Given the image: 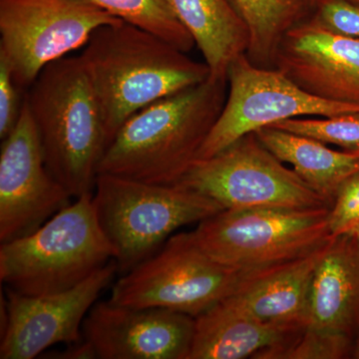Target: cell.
<instances>
[{
    "label": "cell",
    "mask_w": 359,
    "mask_h": 359,
    "mask_svg": "<svg viewBox=\"0 0 359 359\" xmlns=\"http://www.w3.org/2000/svg\"><path fill=\"white\" fill-rule=\"evenodd\" d=\"M332 237L351 233L359 229V172L340 187L328 214Z\"/></svg>",
    "instance_id": "obj_24"
},
{
    "label": "cell",
    "mask_w": 359,
    "mask_h": 359,
    "mask_svg": "<svg viewBox=\"0 0 359 359\" xmlns=\"http://www.w3.org/2000/svg\"><path fill=\"white\" fill-rule=\"evenodd\" d=\"M269 152L294 171L332 207L340 187L359 172V155L339 152L325 143L285 130L264 127L254 132Z\"/></svg>",
    "instance_id": "obj_19"
},
{
    "label": "cell",
    "mask_w": 359,
    "mask_h": 359,
    "mask_svg": "<svg viewBox=\"0 0 359 359\" xmlns=\"http://www.w3.org/2000/svg\"><path fill=\"white\" fill-rule=\"evenodd\" d=\"M354 358H358L359 359V337L358 339V342H356L355 349H354Z\"/></svg>",
    "instance_id": "obj_29"
},
{
    "label": "cell",
    "mask_w": 359,
    "mask_h": 359,
    "mask_svg": "<svg viewBox=\"0 0 359 359\" xmlns=\"http://www.w3.org/2000/svg\"><path fill=\"white\" fill-rule=\"evenodd\" d=\"M93 202L122 271L154 255L182 226L199 224L224 210L179 184L157 185L108 174L97 176Z\"/></svg>",
    "instance_id": "obj_5"
},
{
    "label": "cell",
    "mask_w": 359,
    "mask_h": 359,
    "mask_svg": "<svg viewBox=\"0 0 359 359\" xmlns=\"http://www.w3.org/2000/svg\"><path fill=\"white\" fill-rule=\"evenodd\" d=\"M51 358L61 359H95L96 354L88 342L82 340L78 344H69L68 348L58 353H50Z\"/></svg>",
    "instance_id": "obj_27"
},
{
    "label": "cell",
    "mask_w": 359,
    "mask_h": 359,
    "mask_svg": "<svg viewBox=\"0 0 359 359\" xmlns=\"http://www.w3.org/2000/svg\"><path fill=\"white\" fill-rule=\"evenodd\" d=\"M354 236H355L356 238H358L359 242V229L358 231H355V233H353Z\"/></svg>",
    "instance_id": "obj_30"
},
{
    "label": "cell",
    "mask_w": 359,
    "mask_h": 359,
    "mask_svg": "<svg viewBox=\"0 0 359 359\" xmlns=\"http://www.w3.org/2000/svg\"><path fill=\"white\" fill-rule=\"evenodd\" d=\"M26 101L54 178L73 198L93 193L108 141L79 56L47 65L26 92Z\"/></svg>",
    "instance_id": "obj_3"
},
{
    "label": "cell",
    "mask_w": 359,
    "mask_h": 359,
    "mask_svg": "<svg viewBox=\"0 0 359 359\" xmlns=\"http://www.w3.org/2000/svg\"><path fill=\"white\" fill-rule=\"evenodd\" d=\"M299 1H301L304 6L308 7L318 6L320 0H299Z\"/></svg>",
    "instance_id": "obj_28"
},
{
    "label": "cell",
    "mask_w": 359,
    "mask_h": 359,
    "mask_svg": "<svg viewBox=\"0 0 359 359\" xmlns=\"http://www.w3.org/2000/svg\"><path fill=\"white\" fill-rule=\"evenodd\" d=\"M348 1L353 2V4H358V6H359V0H348Z\"/></svg>",
    "instance_id": "obj_31"
},
{
    "label": "cell",
    "mask_w": 359,
    "mask_h": 359,
    "mask_svg": "<svg viewBox=\"0 0 359 359\" xmlns=\"http://www.w3.org/2000/svg\"><path fill=\"white\" fill-rule=\"evenodd\" d=\"M327 245L308 256L266 269L226 301L264 323L306 327L311 280Z\"/></svg>",
    "instance_id": "obj_17"
},
{
    "label": "cell",
    "mask_w": 359,
    "mask_h": 359,
    "mask_svg": "<svg viewBox=\"0 0 359 359\" xmlns=\"http://www.w3.org/2000/svg\"><path fill=\"white\" fill-rule=\"evenodd\" d=\"M268 127L332 144L344 148L346 152H359V114L337 115L321 119L292 118Z\"/></svg>",
    "instance_id": "obj_22"
},
{
    "label": "cell",
    "mask_w": 359,
    "mask_h": 359,
    "mask_svg": "<svg viewBox=\"0 0 359 359\" xmlns=\"http://www.w3.org/2000/svg\"><path fill=\"white\" fill-rule=\"evenodd\" d=\"M120 20L87 0H0V54L25 91L47 65Z\"/></svg>",
    "instance_id": "obj_9"
},
{
    "label": "cell",
    "mask_w": 359,
    "mask_h": 359,
    "mask_svg": "<svg viewBox=\"0 0 359 359\" xmlns=\"http://www.w3.org/2000/svg\"><path fill=\"white\" fill-rule=\"evenodd\" d=\"M79 57L100 108L108 145L135 113L210 76L205 63L124 20L96 29Z\"/></svg>",
    "instance_id": "obj_1"
},
{
    "label": "cell",
    "mask_w": 359,
    "mask_h": 359,
    "mask_svg": "<svg viewBox=\"0 0 359 359\" xmlns=\"http://www.w3.org/2000/svg\"><path fill=\"white\" fill-rule=\"evenodd\" d=\"M250 32L248 57L254 65L273 62L278 42L299 22L306 6L299 0H228Z\"/></svg>",
    "instance_id": "obj_20"
},
{
    "label": "cell",
    "mask_w": 359,
    "mask_h": 359,
    "mask_svg": "<svg viewBox=\"0 0 359 359\" xmlns=\"http://www.w3.org/2000/svg\"><path fill=\"white\" fill-rule=\"evenodd\" d=\"M309 327L353 337L359 327V242L332 237L321 255L309 290Z\"/></svg>",
    "instance_id": "obj_16"
},
{
    "label": "cell",
    "mask_w": 359,
    "mask_h": 359,
    "mask_svg": "<svg viewBox=\"0 0 359 359\" xmlns=\"http://www.w3.org/2000/svg\"><path fill=\"white\" fill-rule=\"evenodd\" d=\"M72 198L46 166L25 94L18 124L0 151V243L36 231Z\"/></svg>",
    "instance_id": "obj_12"
},
{
    "label": "cell",
    "mask_w": 359,
    "mask_h": 359,
    "mask_svg": "<svg viewBox=\"0 0 359 359\" xmlns=\"http://www.w3.org/2000/svg\"><path fill=\"white\" fill-rule=\"evenodd\" d=\"M273 63L313 95L359 105L358 39L328 32L311 18L283 35Z\"/></svg>",
    "instance_id": "obj_14"
},
{
    "label": "cell",
    "mask_w": 359,
    "mask_h": 359,
    "mask_svg": "<svg viewBox=\"0 0 359 359\" xmlns=\"http://www.w3.org/2000/svg\"><path fill=\"white\" fill-rule=\"evenodd\" d=\"M229 94L198 159L218 154L233 142L275 123L301 116L359 114V105L335 102L313 95L282 71L254 65L242 54L229 67Z\"/></svg>",
    "instance_id": "obj_10"
},
{
    "label": "cell",
    "mask_w": 359,
    "mask_h": 359,
    "mask_svg": "<svg viewBox=\"0 0 359 359\" xmlns=\"http://www.w3.org/2000/svg\"><path fill=\"white\" fill-rule=\"evenodd\" d=\"M268 269L224 266L201 249L191 231L179 233L117 280L109 301L131 308L170 309L196 318Z\"/></svg>",
    "instance_id": "obj_6"
},
{
    "label": "cell",
    "mask_w": 359,
    "mask_h": 359,
    "mask_svg": "<svg viewBox=\"0 0 359 359\" xmlns=\"http://www.w3.org/2000/svg\"><path fill=\"white\" fill-rule=\"evenodd\" d=\"M115 259L93 193L76 198L36 231L0 245V280L26 295L65 292Z\"/></svg>",
    "instance_id": "obj_4"
},
{
    "label": "cell",
    "mask_w": 359,
    "mask_h": 359,
    "mask_svg": "<svg viewBox=\"0 0 359 359\" xmlns=\"http://www.w3.org/2000/svg\"><path fill=\"white\" fill-rule=\"evenodd\" d=\"M351 337L306 325L301 334L273 359H339L351 348Z\"/></svg>",
    "instance_id": "obj_23"
},
{
    "label": "cell",
    "mask_w": 359,
    "mask_h": 359,
    "mask_svg": "<svg viewBox=\"0 0 359 359\" xmlns=\"http://www.w3.org/2000/svg\"><path fill=\"white\" fill-rule=\"evenodd\" d=\"M195 318L166 309L96 302L82 334L96 358L188 359Z\"/></svg>",
    "instance_id": "obj_13"
},
{
    "label": "cell",
    "mask_w": 359,
    "mask_h": 359,
    "mask_svg": "<svg viewBox=\"0 0 359 359\" xmlns=\"http://www.w3.org/2000/svg\"><path fill=\"white\" fill-rule=\"evenodd\" d=\"M25 90L14 81L8 61L0 54V139H6L18 124L25 99Z\"/></svg>",
    "instance_id": "obj_26"
},
{
    "label": "cell",
    "mask_w": 359,
    "mask_h": 359,
    "mask_svg": "<svg viewBox=\"0 0 359 359\" xmlns=\"http://www.w3.org/2000/svg\"><path fill=\"white\" fill-rule=\"evenodd\" d=\"M313 20L328 32L359 39V6L348 0H320Z\"/></svg>",
    "instance_id": "obj_25"
},
{
    "label": "cell",
    "mask_w": 359,
    "mask_h": 359,
    "mask_svg": "<svg viewBox=\"0 0 359 359\" xmlns=\"http://www.w3.org/2000/svg\"><path fill=\"white\" fill-rule=\"evenodd\" d=\"M330 210L226 209L201 222L191 233L205 254L224 266L266 269L327 245L332 238Z\"/></svg>",
    "instance_id": "obj_7"
},
{
    "label": "cell",
    "mask_w": 359,
    "mask_h": 359,
    "mask_svg": "<svg viewBox=\"0 0 359 359\" xmlns=\"http://www.w3.org/2000/svg\"><path fill=\"white\" fill-rule=\"evenodd\" d=\"M304 327L264 323L224 299L195 318L188 359H273Z\"/></svg>",
    "instance_id": "obj_15"
},
{
    "label": "cell",
    "mask_w": 359,
    "mask_h": 359,
    "mask_svg": "<svg viewBox=\"0 0 359 359\" xmlns=\"http://www.w3.org/2000/svg\"><path fill=\"white\" fill-rule=\"evenodd\" d=\"M180 22L204 56L210 78L226 81L229 67L247 54L250 32L228 0H169Z\"/></svg>",
    "instance_id": "obj_18"
},
{
    "label": "cell",
    "mask_w": 359,
    "mask_h": 359,
    "mask_svg": "<svg viewBox=\"0 0 359 359\" xmlns=\"http://www.w3.org/2000/svg\"><path fill=\"white\" fill-rule=\"evenodd\" d=\"M355 154H358V155H359V152H358V153H355Z\"/></svg>",
    "instance_id": "obj_32"
},
{
    "label": "cell",
    "mask_w": 359,
    "mask_h": 359,
    "mask_svg": "<svg viewBox=\"0 0 359 359\" xmlns=\"http://www.w3.org/2000/svg\"><path fill=\"white\" fill-rule=\"evenodd\" d=\"M117 271L113 259L76 287L56 294L26 295L6 287L0 358L32 359L56 344L81 342L85 318Z\"/></svg>",
    "instance_id": "obj_11"
},
{
    "label": "cell",
    "mask_w": 359,
    "mask_h": 359,
    "mask_svg": "<svg viewBox=\"0 0 359 359\" xmlns=\"http://www.w3.org/2000/svg\"><path fill=\"white\" fill-rule=\"evenodd\" d=\"M226 84L209 77L135 113L106 149L98 175L157 185L178 183L223 110Z\"/></svg>",
    "instance_id": "obj_2"
},
{
    "label": "cell",
    "mask_w": 359,
    "mask_h": 359,
    "mask_svg": "<svg viewBox=\"0 0 359 359\" xmlns=\"http://www.w3.org/2000/svg\"><path fill=\"white\" fill-rule=\"evenodd\" d=\"M111 15L152 32L188 53L195 45L169 0H87Z\"/></svg>",
    "instance_id": "obj_21"
},
{
    "label": "cell",
    "mask_w": 359,
    "mask_h": 359,
    "mask_svg": "<svg viewBox=\"0 0 359 359\" xmlns=\"http://www.w3.org/2000/svg\"><path fill=\"white\" fill-rule=\"evenodd\" d=\"M177 184L216 201L224 210L330 209L327 201L269 152L255 133L245 135L218 154L196 160Z\"/></svg>",
    "instance_id": "obj_8"
}]
</instances>
